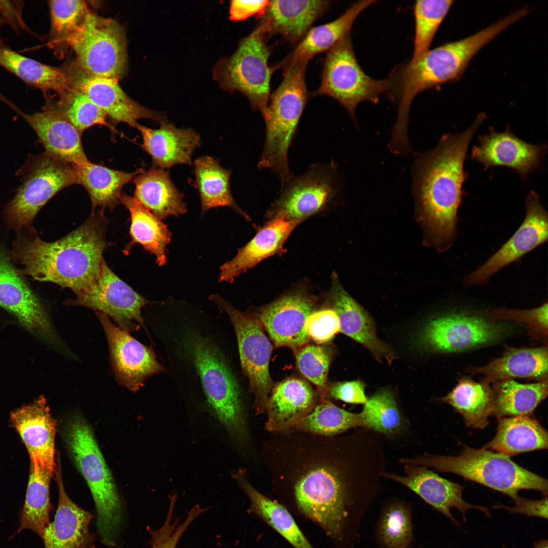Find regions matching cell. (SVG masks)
<instances>
[{
  "label": "cell",
  "mask_w": 548,
  "mask_h": 548,
  "mask_svg": "<svg viewBox=\"0 0 548 548\" xmlns=\"http://www.w3.org/2000/svg\"><path fill=\"white\" fill-rule=\"evenodd\" d=\"M486 118L480 114L465 131L443 134L433 149L417 156L413 188L433 244L447 250L456 236L457 212L468 178L464 163L470 142Z\"/></svg>",
  "instance_id": "1"
},
{
  "label": "cell",
  "mask_w": 548,
  "mask_h": 548,
  "mask_svg": "<svg viewBox=\"0 0 548 548\" xmlns=\"http://www.w3.org/2000/svg\"><path fill=\"white\" fill-rule=\"evenodd\" d=\"M105 220L92 216L63 238L46 242L31 231L13 244L12 256L20 273L72 290L76 294L97 279L107 247Z\"/></svg>",
  "instance_id": "2"
},
{
  "label": "cell",
  "mask_w": 548,
  "mask_h": 548,
  "mask_svg": "<svg viewBox=\"0 0 548 548\" xmlns=\"http://www.w3.org/2000/svg\"><path fill=\"white\" fill-rule=\"evenodd\" d=\"M528 12L518 10L470 36L429 50L418 62L400 68L395 74L398 113L408 115L414 98L421 92L459 77L482 48Z\"/></svg>",
  "instance_id": "3"
},
{
  "label": "cell",
  "mask_w": 548,
  "mask_h": 548,
  "mask_svg": "<svg viewBox=\"0 0 548 548\" xmlns=\"http://www.w3.org/2000/svg\"><path fill=\"white\" fill-rule=\"evenodd\" d=\"M399 462L456 474L501 492L512 500L522 490H535L543 496L547 495V480L519 465L510 457L484 448L466 446L456 456L425 453L413 458H402Z\"/></svg>",
  "instance_id": "4"
},
{
  "label": "cell",
  "mask_w": 548,
  "mask_h": 548,
  "mask_svg": "<svg viewBox=\"0 0 548 548\" xmlns=\"http://www.w3.org/2000/svg\"><path fill=\"white\" fill-rule=\"evenodd\" d=\"M306 66L294 64L282 71L283 79L270 95L262 114L265 138L258 167L271 170L282 185L293 177L289 169L288 153L308 101Z\"/></svg>",
  "instance_id": "5"
},
{
  "label": "cell",
  "mask_w": 548,
  "mask_h": 548,
  "mask_svg": "<svg viewBox=\"0 0 548 548\" xmlns=\"http://www.w3.org/2000/svg\"><path fill=\"white\" fill-rule=\"evenodd\" d=\"M65 440L79 471L86 480L95 504L96 526L102 542L116 545L122 523V507L111 472L86 421L79 415L69 420Z\"/></svg>",
  "instance_id": "6"
},
{
  "label": "cell",
  "mask_w": 548,
  "mask_h": 548,
  "mask_svg": "<svg viewBox=\"0 0 548 548\" xmlns=\"http://www.w3.org/2000/svg\"><path fill=\"white\" fill-rule=\"evenodd\" d=\"M188 344L208 402L216 418L236 442L246 444L248 433L241 394L227 362L207 338L193 334Z\"/></svg>",
  "instance_id": "7"
},
{
  "label": "cell",
  "mask_w": 548,
  "mask_h": 548,
  "mask_svg": "<svg viewBox=\"0 0 548 548\" xmlns=\"http://www.w3.org/2000/svg\"><path fill=\"white\" fill-rule=\"evenodd\" d=\"M267 34L260 23L239 43L229 57L220 58L213 68L220 87L230 93L238 92L248 100L252 109L262 114L267 106L271 76L276 70L268 59L271 53Z\"/></svg>",
  "instance_id": "8"
},
{
  "label": "cell",
  "mask_w": 548,
  "mask_h": 548,
  "mask_svg": "<svg viewBox=\"0 0 548 548\" xmlns=\"http://www.w3.org/2000/svg\"><path fill=\"white\" fill-rule=\"evenodd\" d=\"M392 89L391 77L376 80L363 71L356 58L350 33L327 52L320 85L312 95L332 97L356 121L355 110L360 102L376 104L383 93L390 95Z\"/></svg>",
  "instance_id": "9"
},
{
  "label": "cell",
  "mask_w": 548,
  "mask_h": 548,
  "mask_svg": "<svg viewBox=\"0 0 548 548\" xmlns=\"http://www.w3.org/2000/svg\"><path fill=\"white\" fill-rule=\"evenodd\" d=\"M22 170L23 182L5 211L7 223L17 230L27 227L57 193L78 184L76 165L45 152L28 159Z\"/></svg>",
  "instance_id": "10"
},
{
  "label": "cell",
  "mask_w": 548,
  "mask_h": 548,
  "mask_svg": "<svg viewBox=\"0 0 548 548\" xmlns=\"http://www.w3.org/2000/svg\"><path fill=\"white\" fill-rule=\"evenodd\" d=\"M74 51L80 67L96 77L118 80L127 61L125 32L115 20L88 12L65 41Z\"/></svg>",
  "instance_id": "11"
},
{
  "label": "cell",
  "mask_w": 548,
  "mask_h": 548,
  "mask_svg": "<svg viewBox=\"0 0 548 548\" xmlns=\"http://www.w3.org/2000/svg\"><path fill=\"white\" fill-rule=\"evenodd\" d=\"M210 299L225 311L233 326L242 369L249 382V391L254 397L257 415L266 411L274 385L269 365L272 347L258 318L251 312H243L217 294Z\"/></svg>",
  "instance_id": "12"
},
{
  "label": "cell",
  "mask_w": 548,
  "mask_h": 548,
  "mask_svg": "<svg viewBox=\"0 0 548 548\" xmlns=\"http://www.w3.org/2000/svg\"><path fill=\"white\" fill-rule=\"evenodd\" d=\"M333 165H315L283 184L278 198L266 213L270 220H303L324 210L339 190Z\"/></svg>",
  "instance_id": "13"
},
{
  "label": "cell",
  "mask_w": 548,
  "mask_h": 548,
  "mask_svg": "<svg viewBox=\"0 0 548 548\" xmlns=\"http://www.w3.org/2000/svg\"><path fill=\"white\" fill-rule=\"evenodd\" d=\"M505 331L503 325L480 316L450 313L427 322L420 331L417 342L430 352H460L498 340Z\"/></svg>",
  "instance_id": "14"
},
{
  "label": "cell",
  "mask_w": 548,
  "mask_h": 548,
  "mask_svg": "<svg viewBox=\"0 0 548 548\" xmlns=\"http://www.w3.org/2000/svg\"><path fill=\"white\" fill-rule=\"evenodd\" d=\"M76 296L65 303L103 313L129 333L145 328L141 310L149 301L117 277L105 260L94 283Z\"/></svg>",
  "instance_id": "15"
},
{
  "label": "cell",
  "mask_w": 548,
  "mask_h": 548,
  "mask_svg": "<svg viewBox=\"0 0 548 548\" xmlns=\"http://www.w3.org/2000/svg\"><path fill=\"white\" fill-rule=\"evenodd\" d=\"M95 313L106 334L111 367L119 384L135 392L148 378L164 371L151 347L140 342L105 314Z\"/></svg>",
  "instance_id": "16"
},
{
  "label": "cell",
  "mask_w": 548,
  "mask_h": 548,
  "mask_svg": "<svg viewBox=\"0 0 548 548\" xmlns=\"http://www.w3.org/2000/svg\"><path fill=\"white\" fill-rule=\"evenodd\" d=\"M526 216L518 229L486 262L465 280L467 286L486 283L498 271L513 262L547 240L546 211L539 197L531 190L525 199Z\"/></svg>",
  "instance_id": "17"
},
{
  "label": "cell",
  "mask_w": 548,
  "mask_h": 548,
  "mask_svg": "<svg viewBox=\"0 0 548 548\" xmlns=\"http://www.w3.org/2000/svg\"><path fill=\"white\" fill-rule=\"evenodd\" d=\"M316 299L304 288L288 293L253 313L278 347L296 350L310 340L304 327Z\"/></svg>",
  "instance_id": "18"
},
{
  "label": "cell",
  "mask_w": 548,
  "mask_h": 548,
  "mask_svg": "<svg viewBox=\"0 0 548 548\" xmlns=\"http://www.w3.org/2000/svg\"><path fill=\"white\" fill-rule=\"evenodd\" d=\"M404 469L406 474L404 476L386 470L383 472L382 476L413 491L427 503L448 518L455 526L459 527L461 524L451 513L452 508L460 511L464 522L467 521L466 512L471 509L479 510L488 518L491 517L488 508L472 504L464 500L462 495L464 486L442 478L424 466L404 464Z\"/></svg>",
  "instance_id": "19"
},
{
  "label": "cell",
  "mask_w": 548,
  "mask_h": 548,
  "mask_svg": "<svg viewBox=\"0 0 548 548\" xmlns=\"http://www.w3.org/2000/svg\"><path fill=\"white\" fill-rule=\"evenodd\" d=\"M547 150L546 143L534 145L523 141L508 126L502 132L490 127L488 133L478 136V144L472 149L471 159L482 163L484 170L492 166L512 168L525 180L540 166Z\"/></svg>",
  "instance_id": "20"
},
{
  "label": "cell",
  "mask_w": 548,
  "mask_h": 548,
  "mask_svg": "<svg viewBox=\"0 0 548 548\" xmlns=\"http://www.w3.org/2000/svg\"><path fill=\"white\" fill-rule=\"evenodd\" d=\"M68 77L73 87L86 94L115 124L125 123L135 128L141 119L166 122L164 114L148 109L128 96L118 80L94 76L81 68Z\"/></svg>",
  "instance_id": "21"
},
{
  "label": "cell",
  "mask_w": 548,
  "mask_h": 548,
  "mask_svg": "<svg viewBox=\"0 0 548 548\" xmlns=\"http://www.w3.org/2000/svg\"><path fill=\"white\" fill-rule=\"evenodd\" d=\"M10 421L27 450L30 465L53 476L55 471L56 423L46 398L41 396L13 410Z\"/></svg>",
  "instance_id": "22"
},
{
  "label": "cell",
  "mask_w": 548,
  "mask_h": 548,
  "mask_svg": "<svg viewBox=\"0 0 548 548\" xmlns=\"http://www.w3.org/2000/svg\"><path fill=\"white\" fill-rule=\"evenodd\" d=\"M0 99L14 110L36 132L45 153L75 165L88 161L82 145L81 133L51 101L42 111L24 113L3 96Z\"/></svg>",
  "instance_id": "23"
},
{
  "label": "cell",
  "mask_w": 548,
  "mask_h": 548,
  "mask_svg": "<svg viewBox=\"0 0 548 548\" xmlns=\"http://www.w3.org/2000/svg\"><path fill=\"white\" fill-rule=\"evenodd\" d=\"M0 306L36 334L49 341L55 338L43 305L1 249Z\"/></svg>",
  "instance_id": "24"
},
{
  "label": "cell",
  "mask_w": 548,
  "mask_h": 548,
  "mask_svg": "<svg viewBox=\"0 0 548 548\" xmlns=\"http://www.w3.org/2000/svg\"><path fill=\"white\" fill-rule=\"evenodd\" d=\"M319 400L317 391L302 379L290 377L277 383L267 400L265 429L281 432L295 428L312 412Z\"/></svg>",
  "instance_id": "25"
},
{
  "label": "cell",
  "mask_w": 548,
  "mask_h": 548,
  "mask_svg": "<svg viewBox=\"0 0 548 548\" xmlns=\"http://www.w3.org/2000/svg\"><path fill=\"white\" fill-rule=\"evenodd\" d=\"M329 302L338 318L339 331L363 346L378 361L385 360L391 364L396 358L395 353L378 337L369 314L347 292L336 277L333 279Z\"/></svg>",
  "instance_id": "26"
},
{
  "label": "cell",
  "mask_w": 548,
  "mask_h": 548,
  "mask_svg": "<svg viewBox=\"0 0 548 548\" xmlns=\"http://www.w3.org/2000/svg\"><path fill=\"white\" fill-rule=\"evenodd\" d=\"M59 499L53 521L42 538L44 548H92L94 536L89 530L93 515L76 504L64 488L60 467L56 470Z\"/></svg>",
  "instance_id": "27"
},
{
  "label": "cell",
  "mask_w": 548,
  "mask_h": 548,
  "mask_svg": "<svg viewBox=\"0 0 548 548\" xmlns=\"http://www.w3.org/2000/svg\"><path fill=\"white\" fill-rule=\"evenodd\" d=\"M331 1L320 0L269 1L259 17L267 36L280 35L292 44H297L313 24L328 9Z\"/></svg>",
  "instance_id": "28"
},
{
  "label": "cell",
  "mask_w": 548,
  "mask_h": 548,
  "mask_svg": "<svg viewBox=\"0 0 548 548\" xmlns=\"http://www.w3.org/2000/svg\"><path fill=\"white\" fill-rule=\"evenodd\" d=\"M143 149L148 153L154 167L165 169L177 164H189L194 151L200 144L199 135L191 129L178 128L167 121L158 129L139 123Z\"/></svg>",
  "instance_id": "29"
},
{
  "label": "cell",
  "mask_w": 548,
  "mask_h": 548,
  "mask_svg": "<svg viewBox=\"0 0 548 548\" xmlns=\"http://www.w3.org/2000/svg\"><path fill=\"white\" fill-rule=\"evenodd\" d=\"M300 223L270 220L248 243L239 249L234 258L220 267L219 281L232 283L263 260L280 253L288 236Z\"/></svg>",
  "instance_id": "30"
},
{
  "label": "cell",
  "mask_w": 548,
  "mask_h": 548,
  "mask_svg": "<svg viewBox=\"0 0 548 548\" xmlns=\"http://www.w3.org/2000/svg\"><path fill=\"white\" fill-rule=\"evenodd\" d=\"M374 0H364L352 4L344 13L334 20L312 27L296 45L292 51L275 66L282 71L296 63L307 64L315 55L328 51L347 35L354 22Z\"/></svg>",
  "instance_id": "31"
},
{
  "label": "cell",
  "mask_w": 548,
  "mask_h": 548,
  "mask_svg": "<svg viewBox=\"0 0 548 548\" xmlns=\"http://www.w3.org/2000/svg\"><path fill=\"white\" fill-rule=\"evenodd\" d=\"M133 181V198L160 220L186 212L183 195L165 170L153 167L148 171L143 170Z\"/></svg>",
  "instance_id": "32"
},
{
  "label": "cell",
  "mask_w": 548,
  "mask_h": 548,
  "mask_svg": "<svg viewBox=\"0 0 548 548\" xmlns=\"http://www.w3.org/2000/svg\"><path fill=\"white\" fill-rule=\"evenodd\" d=\"M497 420L495 437L483 448L509 457L547 449V431L532 415Z\"/></svg>",
  "instance_id": "33"
},
{
  "label": "cell",
  "mask_w": 548,
  "mask_h": 548,
  "mask_svg": "<svg viewBox=\"0 0 548 548\" xmlns=\"http://www.w3.org/2000/svg\"><path fill=\"white\" fill-rule=\"evenodd\" d=\"M471 370L473 373L483 374L484 381L488 383L517 378L545 380L547 377V348L507 347L502 356Z\"/></svg>",
  "instance_id": "34"
},
{
  "label": "cell",
  "mask_w": 548,
  "mask_h": 548,
  "mask_svg": "<svg viewBox=\"0 0 548 548\" xmlns=\"http://www.w3.org/2000/svg\"><path fill=\"white\" fill-rule=\"evenodd\" d=\"M231 475L249 498L251 512L263 520L294 548H314L289 511L254 488L245 469L232 471Z\"/></svg>",
  "instance_id": "35"
},
{
  "label": "cell",
  "mask_w": 548,
  "mask_h": 548,
  "mask_svg": "<svg viewBox=\"0 0 548 548\" xmlns=\"http://www.w3.org/2000/svg\"><path fill=\"white\" fill-rule=\"evenodd\" d=\"M0 66L44 92L51 90L62 96L74 90L62 70L23 56L5 44L0 46Z\"/></svg>",
  "instance_id": "36"
},
{
  "label": "cell",
  "mask_w": 548,
  "mask_h": 548,
  "mask_svg": "<svg viewBox=\"0 0 548 548\" xmlns=\"http://www.w3.org/2000/svg\"><path fill=\"white\" fill-rule=\"evenodd\" d=\"M78 184L87 191L93 209H113L120 202L123 187L133 180L143 169L127 173L113 169L90 161L76 165Z\"/></svg>",
  "instance_id": "37"
},
{
  "label": "cell",
  "mask_w": 548,
  "mask_h": 548,
  "mask_svg": "<svg viewBox=\"0 0 548 548\" xmlns=\"http://www.w3.org/2000/svg\"><path fill=\"white\" fill-rule=\"evenodd\" d=\"M459 413L466 426L483 430L489 424L493 405V389L489 383L460 379L447 395L440 398Z\"/></svg>",
  "instance_id": "38"
},
{
  "label": "cell",
  "mask_w": 548,
  "mask_h": 548,
  "mask_svg": "<svg viewBox=\"0 0 548 548\" xmlns=\"http://www.w3.org/2000/svg\"><path fill=\"white\" fill-rule=\"evenodd\" d=\"M120 202L130 214V234L134 243L141 245L146 251L154 255L157 263H166V248L172 238L167 226L133 197L122 193Z\"/></svg>",
  "instance_id": "39"
},
{
  "label": "cell",
  "mask_w": 548,
  "mask_h": 548,
  "mask_svg": "<svg viewBox=\"0 0 548 548\" xmlns=\"http://www.w3.org/2000/svg\"><path fill=\"white\" fill-rule=\"evenodd\" d=\"M195 185L200 197L201 211L211 209L229 207L247 220L249 216L235 202L230 188L231 172L222 167L212 157L205 156L196 159L194 163Z\"/></svg>",
  "instance_id": "40"
},
{
  "label": "cell",
  "mask_w": 548,
  "mask_h": 548,
  "mask_svg": "<svg viewBox=\"0 0 548 548\" xmlns=\"http://www.w3.org/2000/svg\"><path fill=\"white\" fill-rule=\"evenodd\" d=\"M491 416L497 419L520 415H532L547 397V380L533 384H521L513 380L495 383Z\"/></svg>",
  "instance_id": "41"
},
{
  "label": "cell",
  "mask_w": 548,
  "mask_h": 548,
  "mask_svg": "<svg viewBox=\"0 0 548 548\" xmlns=\"http://www.w3.org/2000/svg\"><path fill=\"white\" fill-rule=\"evenodd\" d=\"M52 476L48 472L30 465L29 478L25 501L20 514L17 532L30 530L42 539L46 527L50 523V482Z\"/></svg>",
  "instance_id": "42"
},
{
  "label": "cell",
  "mask_w": 548,
  "mask_h": 548,
  "mask_svg": "<svg viewBox=\"0 0 548 548\" xmlns=\"http://www.w3.org/2000/svg\"><path fill=\"white\" fill-rule=\"evenodd\" d=\"M375 533L380 548H410L414 532L409 505L398 499L387 503L379 517Z\"/></svg>",
  "instance_id": "43"
},
{
  "label": "cell",
  "mask_w": 548,
  "mask_h": 548,
  "mask_svg": "<svg viewBox=\"0 0 548 548\" xmlns=\"http://www.w3.org/2000/svg\"><path fill=\"white\" fill-rule=\"evenodd\" d=\"M451 0H420L414 5L415 36L413 54L407 63L414 64L429 50L439 26L453 5Z\"/></svg>",
  "instance_id": "44"
},
{
  "label": "cell",
  "mask_w": 548,
  "mask_h": 548,
  "mask_svg": "<svg viewBox=\"0 0 548 548\" xmlns=\"http://www.w3.org/2000/svg\"><path fill=\"white\" fill-rule=\"evenodd\" d=\"M355 428H363L360 413L342 409L328 398L319 400L312 412L295 427L301 431L325 435H334Z\"/></svg>",
  "instance_id": "45"
},
{
  "label": "cell",
  "mask_w": 548,
  "mask_h": 548,
  "mask_svg": "<svg viewBox=\"0 0 548 548\" xmlns=\"http://www.w3.org/2000/svg\"><path fill=\"white\" fill-rule=\"evenodd\" d=\"M361 416L363 428L388 437L399 434L404 421L393 393L383 389L368 399Z\"/></svg>",
  "instance_id": "46"
},
{
  "label": "cell",
  "mask_w": 548,
  "mask_h": 548,
  "mask_svg": "<svg viewBox=\"0 0 548 548\" xmlns=\"http://www.w3.org/2000/svg\"><path fill=\"white\" fill-rule=\"evenodd\" d=\"M294 351L299 371L316 387L320 400L328 398V375L333 358L332 349L307 344Z\"/></svg>",
  "instance_id": "47"
},
{
  "label": "cell",
  "mask_w": 548,
  "mask_h": 548,
  "mask_svg": "<svg viewBox=\"0 0 548 548\" xmlns=\"http://www.w3.org/2000/svg\"><path fill=\"white\" fill-rule=\"evenodd\" d=\"M55 106L81 133L97 124L104 125L113 132H117L114 126L107 120L104 112L78 90L74 88L71 92L61 96Z\"/></svg>",
  "instance_id": "48"
},
{
  "label": "cell",
  "mask_w": 548,
  "mask_h": 548,
  "mask_svg": "<svg viewBox=\"0 0 548 548\" xmlns=\"http://www.w3.org/2000/svg\"><path fill=\"white\" fill-rule=\"evenodd\" d=\"M51 18L50 45L57 46L74 33L89 12L84 1L48 2Z\"/></svg>",
  "instance_id": "49"
},
{
  "label": "cell",
  "mask_w": 548,
  "mask_h": 548,
  "mask_svg": "<svg viewBox=\"0 0 548 548\" xmlns=\"http://www.w3.org/2000/svg\"><path fill=\"white\" fill-rule=\"evenodd\" d=\"M489 315L493 320H512L527 324L531 336L539 338L547 334V303L530 310L496 308Z\"/></svg>",
  "instance_id": "50"
},
{
  "label": "cell",
  "mask_w": 548,
  "mask_h": 548,
  "mask_svg": "<svg viewBox=\"0 0 548 548\" xmlns=\"http://www.w3.org/2000/svg\"><path fill=\"white\" fill-rule=\"evenodd\" d=\"M304 327L309 338L317 344L329 342L340 329L337 315L331 308L313 312L307 318Z\"/></svg>",
  "instance_id": "51"
},
{
  "label": "cell",
  "mask_w": 548,
  "mask_h": 548,
  "mask_svg": "<svg viewBox=\"0 0 548 548\" xmlns=\"http://www.w3.org/2000/svg\"><path fill=\"white\" fill-rule=\"evenodd\" d=\"M327 396L351 404H365L368 400L365 384L359 380L331 384Z\"/></svg>",
  "instance_id": "52"
},
{
  "label": "cell",
  "mask_w": 548,
  "mask_h": 548,
  "mask_svg": "<svg viewBox=\"0 0 548 548\" xmlns=\"http://www.w3.org/2000/svg\"><path fill=\"white\" fill-rule=\"evenodd\" d=\"M513 501L515 504L512 506L498 504L493 506V508L504 509L510 514L520 513L547 519V496H543L540 500H530L518 496Z\"/></svg>",
  "instance_id": "53"
},
{
  "label": "cell",
  "mask_w": 548,
  "mask_h": 548,
  "mask_svg": "<svg viewBox=\"0 0 548 548\" xmlns=\"http://www.w3.org/2000/svg\"><path fill=\"white\" fill-rule=\"evenodd\" d=\"M269 3L267 0L232 1L229 6V19L239 21L255 15L259 17L266 11Z\"/></svg>",
  "instance_id": "54"
},
{
  "label": "cell",
  "mask_w": 548,
  "mask_h": 548,
  "mask_svg": "<svg viewBox=\"0 0 548 548\" xmlns=\"http://www.w3.org/2000/svg\"><path fill=\"white\" fill-rule=\"evenodd\" d=\"M11 1H0V13L12 27L18 30L24 29L25 25L22 19V4H12ZM3 19V20H4Z\"/></svg>",
  "instance_id": "55"
},
{
  "label": "cell",
  "mask_w": 548,
  "mask_h": 548,
  "mask_svg": "<svg viewBox=\"0 0 548 548\" xmlns=\"http://www.w3.org/2000/svg\"><path fill=\"white\" fill-rule=\"evenodd\" d=\"M502 548H507L504 544L502 545ZM533 548H548V541L546 539H539L534 543Z\"/></svg>",
  "instance_id": "56"
},
{
  "label": "cell",
  "mask_w": 548,
  "mask_h": 548,
  "mask_svg": "<svg viewBox=\"0 0 548 548\" xmlns=\"http://www.w3.org/2000/svg\"><path fill=\"white\" fill-rule=\"evenodd\" d=\"M3 19L2 17H0V27H1V25L2 24V23H3ZM3 44H4V43L3 40H2V38H1V33H0V46L2 45Z\"/></svg>",
  "instance_id": "57"
},
{
  "label": "cell",
  "mask_w": 548,
  "mask_h": 548,
  "mask_svg": "<svg viewBox=\"0 0 548 548\" xmlns=\"http://www.w3.org/2000/svg\"><path fill=\"white\" fill-rule=\"evenodd\" d=\"M416 548H423V545L422 544H420L419 546H418Z\"/></svg>",
  "instance_id": "58"
}]
</instances>
